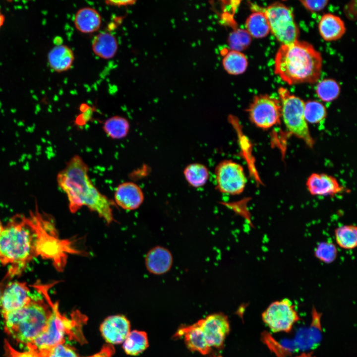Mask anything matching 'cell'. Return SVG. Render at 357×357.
Instances as JSON below:
<instances>
[{
  "mask_svg": "<svg viewBox=\"0 0 357 357\" xmlns=\"http://www.w3.org/2000/svg\"><path fill=\"white\" fill-rule=\"evenodd\" d=\"M89 170L88 166L82 157L74 155L58 173V186L66 195L71 213L86 206L107 224H110L114 221L113 207L115 204L93 184Z\"/></svg>",
  "mask_w": 357,
  "mask_h": 357,
  "instance_id": "obj_1",
  "label": "cell"
},
{
  "mask_svg": "<svg viewBox=\"0 0 357 357\" xmlns=\"http://www.w3.org/2000/svg\"><path fill=\"white\" fill-rule=\"evenodd\" d=\"M31 216L15 215L0 236V262L4 266L10 265L3 278L8 282L21 274L33 257L40 254L38 231Z\"/></svg>",
  "mask_w": 357,
  "mask_h": 357,
  "instance_id": "obj_2",
  "label": "cell"
},
{
  "mask_svg": "<svg viewBox=\"0 0 357 357\" xmlns=\"http://www.w3.org/2000/svg\"><path fill=\"white\" fill-rule=\"evenodd\" d=\"M321 54L310 43L295 42L281 45L274 60V72L289 85L314 83L320 78Z\"/></svg>",
  "mask_w": 357,
  "mask_h": 357,
  "instance_id": "obj_3",
  "label": "cell"
},
{
  "mask_svg": "<svg viewBox=\"0 0 357 357\" xmlns=\"http://www.w3.org/2000/svg\"><path fill=\"white\" fill-rule=\"evenodd\" d=\"M51 313L44 299L34 298L23 307L2 314L4 330L16 341L26 345L43 331Z\"/></svg>",
  "mask_w": 357,
  "mask_h": 357,
  "instance_id": "obj_4",
  "label": "cell"
},
{
  "mask_svg": "<svg viewBox=\"0 0 357 357\" xmlns=\"http://www.w3.org/2000/svg\"><path fill=\"white\" fill-rule=\"evenodd\" d=\"M281 105V118L288 130L312 147L314 141L304 116V102L281 87L278 90Z\"/></svg>",
  "mask_w": 357,
  "mask_h": 357,
  "instance_id": "obj_5",
  "label": "cell"
},
{
  "mask_svg": "<svg viewBox=\"0 0 357 357\" xmlns=\"http://www.w3.org/2000/svg\"><path fill=\"white\" fill-rule=\"evenodd\" d=\"M52 305V313L45 329L35 340L26 345L27 351L31 353L40 354L64 343L65 336L70 329V321L61 315L57 305Z\"/></svg>",
  "mask_w": 357,
  "mask_h": 357,
  "instance_id": "obj_6",
  "label": "cell"
},
{
  "mask_svg": "<svg viewBox=\"0 0 357 357\" xmlns=\"http://www.w3.org/2000/svg\"><path fill=\"white\" fill-rule=\"evenodd\" d=\"M270 32L282 45L298 40L299 29L290 8L283 3L275 2L264 10Z\"/></svg>",
  "mask_w": 357,
  "mask_h": 357,
  "instance_id": "obj_7",
  "label": "cell"
},
{
  "mask_svg": "<svg viewBox=\"0 0 357 357\" xmlns=\"http://www.w3.org/2000/svg\"><path fill=\"white\" fill-rule=\"evenodd\" d=\"M250 121L261 129L279 124L281 119L280 100L266 94L254 97L247 109Z\"/></svg>",
  "mask_w": 357,
  "mask_h": 357,
  "instance_id": "obj_8",
  "label": "cell"
},
{
  "mask_svg": "<svg viewBox=\"0 0 357 357\" xmlns=\"http://www.w3.org/2000/svg\"><path fill=\"white\" fill-rule=\"evenodd\" d=\"M215 178L216 189L230 195L241 193L246 184L242 166L232 160H224L218 163L215 169Z\"/></svg>",
  "mask_w": 357,
  "mask_h": 357,
  "instance_id": "obj_9",
  "label": "cell"
},
{
  "mask_svg": "<svg viewBox=\"0 0 357 357\" xmlns=\"http://www.w3.org/2000/svg\"><path fill=\"white\" fill-rule=\"evenodd\" d=\"M294 307L288 298L274 301L262 313V320L274 333L289 332L299 320Z\"/></svg>",
  "mask_w": 357,
  "mask_h": 357,
  "instance_id": "obj_10",
  "label": "cell"
},
{
  "mask_svg": "<svg viewBox=\"0 0 357 357\" xmlns=\"http://www.w3.org/2000/svg\"><path fill=\"white\" fill-rule=\"evenodd\" d=\"M201 328L209 346L221 349L230 331V322L223 313H214L197 322Z\"/></svg>",
  "mask_w": 357,
  "mask_h": 357,
  "instance_id": "obj_11",
  "label": "cell"
},
{
  "mask_svg": "<svg viewBox=\"0 0 357 357\" xmlns=\"http://www.w3.org/2000/svg\"><path fill=\"white\" fill-rule=\"evenodd\" d=\"M34 298L26 282L9 281L5 285L1 296L0 305L1 313L21 308L29 304Z\"/></svg>",
  "mask_w": 357,
  "mask_h": 357,
  "instance_id": "obj_12",
  "label": "cell"
},
{
  "mask_svg": "<svg viewBox=\"0 0 357 357\" xmlns=\"http://www.w3.org/2000/svg\"><path fill=\"white\" fill-rule=\"evenodd\" d=\"M130 331L129 321L121 314L108 316L100 327L103 339L112 345L122 344Z\"/></svg>",
  "mask_w": 357,
  "mask_h": 357,
  "instance_id": "obj_13",
  "label": "cell"
},
{
  "mask_svg": "<svg viewBox=\"0 0 357 357\" xmlns=\"http://www.w3.org/2000/svg\"><path fill=\"white\" fill-rule=\"evenodd\" d=\"M114 199L116 204L121 208L131 211L138 209L142 205L144 195L138 184L132 181H125L116 187Z\"/></svg>",
  "mask_w": 357,
  "mask_h": 357,
  "instance_id": "obj_14",
  "label": "cell"
},
{
  "mask_svg": "<svg viewBox=\"0 0 357 357\" xmlns=\"http://www.w3.org/2000/svg\"><path fill=\"white\" fill-rule=\"evenodd\" d=\"M183 337L187 349L191 352H197L203 355L210 353L209 346L202 330L198 323L181 326L174 336L175 339Z\"/></svg>",
  "mask_w": 357,
  "mask_h": 357,
  "instance_id": "obj_15",
  "label": "cell"
},
{
  "mask_svg": "<svg viewBox=\"0 0 357 357\" xmlns=\"http://www.w3.org/2000/svg\"><path fill=\"white\" fill-rule=\"evenodd\" d=\"M306 185L312 195L334 196L344 191V187L336 178L325 174H311L306 181Z\"/></svg>",
  "mask_w": 357,
  "mask_h": 357,
  "instance_id": "obj_16",
  "label": "cell"
},
{
  "mask_svg": "<svg viewBox=\"0 0 357 357\" xmlns=\"http://www.w3.org/2000/svg\"><path fill=\"white\" fill-rule=\"evenodd\" d=\"M173 257L167 248L157 246L152 248L147 253L145 263L147 270L154 275H162L171 268Z\"/></svg>",
  "mask_w": 357,
  "mask_h": 357,
  "instance_id": "obj_17",
  "label": "cell"
},
{
  "mask_svg": "<svg viewBox=\"0 0 357 357\" xmlns=\"http://www.w3.org/2000/svg\"><path fill=\"white\" fill-rule=\"evenodd\" d=\"M75 59L72 50L68 46L60 44L55 46L47 56L49 67L55 72L60 73L70 69Z\"/></svg>",
  "mask_w": 357,
  "mask_h": 357,
  "instance_id": "obj_18",
  "label": "cell"
},
{
  "mask_svg": "<svg viewBox=\"0 0 357 357\" xmlns=\"http://www.w3.org/2000/svg\"><path fill=\"white\" fill-rule=\"evenodd\" d=\"M73 22L78 31L84 34H91L99 30L102 24V17L96 9L84 7L77 11Z\"/></svg>",
  "mask_w": 357,
  "mask_h": 357,
  "instance_id": "obj_19",
  "label": "cell"
},
{
  "mask_svg": "<svg viewBox=\"0 0 357 357\" xmlns=\"http://www.w3.org/2000/svg\"><path fill=\"white\" fill-rule=\"evenodd\" d=\"M91 47L96 56L102 59L110 60L116 56L119 49V43L112 33L102 31L92 39Z\"/></svg>",
  "mask_w": 357,
  "mask_h": 357,
  "instance_id": "obj_20",
  "label": "cell"
},
{
  "mask_svg": "<svg viewBox=\"0 0 357 357\" xmlns=\"http://www.w3.org/2000/svg\"><path fill=\"white\" fill-rule=\"evenodd\" d=\"M318 29L321 36L326 41L338 40L346 32V27L342 19L331 13L325 14L321 17Z\"/></svg>",
  "mask_w": 357,
  "mask_h": 357,
  "instance_id": "obj_21",
  "label": "cell"
},
{
  "mask_svg": "<svg viewBox=\"0 0 357 357\" xmlns=\"http://www.w3.org/2000/svg\"><path fill=\"white\" fill-rule=\"evenodd\" d=\"M312 324L308 329L302 330L297 334L295 341L296 347L300 349L316 347L321 340L320 317L314 310Z\"/></svg>",
  "mask_w": 357,
  "mask_h": 357,
  "instance_id": "obj_22",
  "label": "cell"
},
{
  "mask_svg": "<svg viewBox=\"0 0 357 357\" xmlns=\"http://www.w3.org/2000/svg\"><path fill=\"white\" fill-rule=\"evenodd\" d=\"M246 30L251 37L262 38L269 34L270 27L266 16L263 10H255L247 18Z\"/></svg>",
  "mask_w": 357,
  "mask_h": 357,
  "instance_id": "obj_23",
  "label": "cell"
},
{
  "mask_svg": "<svg viewBox=\"0 0 357 357\" xmlns=\"http://www.w3.org/2000/svg\"><path fill=\"white\" fill-rule=\"evenodd\" d=\"M124 352L128 355L135 356L143 353L148 347L147 333L143 331H130L122 343Z\"/></svg>",
  "mask_w": 357,
  "mask_h": 357,
  "instance_id": "obj_24",
  "label": "cell"
},
{
  "mask_svg": "<svg viewBox=\"0 0 357 357\" xmlns=\"http://www.w3.org/2000/svg\"><path fill=\"white\" fill-rule=\"evenodd\" d=\"M103 129L106 134L113 139L119 140L125 138L130 130V123L125 118L114 116L104 122Z\"/></svg>",
  "mask_w": 357,
  "mask_h": 357,
  "instance_id": "obj_25",
  "label": "cell"
},
{
  "mask_svg": "<svg viewBox=\"0 0 357 357\" xmlns=\"http://www.w3.org/2000/svg\"><path fill=\"white\" fill-rule=\"evenodd\" d=\"M222 65L228 73L238 75L246 71L248 61L245 55L242 52L230 50L225 53L222 60Z\"/></svg>",
  "mask_w": 357,
  "mask_h": 357,
  "instance_id": "obj_26",
  "label": "cell"
},
{
  "mask_svg": "<svg viewBox=\"0 0 357 357\" xmlns=\"http://www.w3.org/2000/svg\"><path fill=\"white\" fill-rule=\"evenodd\" d=\"M183 174L187 183L195 188L203 186L209 178V172L207 167L199 163L188 165L184 169Z\"/></svg>",
  "mask_w": 357,
  "mask_h": 357,
  "instance_id": "obj_27",
  "label": "cell"
},
{
  "mask_svg": "<svg viewBox=\"0 0 357 357\" xmlns=\"http://www.w3.org/2000/svg\"><path fill=\"white\" fill-rule=\"evenodd\" d=\"M334 235L337 244L343 249H353L357 245V228L355 225L340 226L335 230Z\"/></svg>",
  "mask_w": 357,
  "mask_h": 357,
  "instance_id": "obj_28",
  "label": "cell"
},
{
  "mask_svg": "<svg viewBox=\"0 0 357 357\" xmlns=\"http://www.w3.org/2000/svg\"><path fill=\"white\" fill-rule=\"evenodd\" d=\"M317 96L324 102H331L337 99L340 92L338 83L332 79L320 81L316 88Z\"/></svg>",
  "mask_w": 357,
  "mask_h": 357,
  "instance_id": "obj_29",
  "label": "cell"
},
{
  "mask_svg": "<svg viewBox=\"0 0 357 357\" xmlns=\"http://www.w3.org/2000/svg\"><path fill=\"white\" fill-rule=\"evenodd\" d=\"M325 107L316 101H308L304 103V116L307 122L317 123L326 117Z\"/></svg>",
  "mask_w": 357,
  "mask_h": 357,
  "instance_id": "obj_30",
  "label": "cell"
},
{
  "mask_svg": "<svg viewBox=\"0 0 357 357\" xmlns=\"http://www.w3.org/2000/svg\"><path fill=\"white\" fill-rule=\"evenodd\" d=\"M251 37L246 30L238 28L230 33L228 42L230 50L241 52L251 43Z\"/></svg>",
  "mask_w": 357,
  "mask_h": 357,
  "instance_id": "obj_31",
  "label": "cell"
},
{
  "mask_svg": "<svg viewBox=\"0 0 357 357\" xmlns=\"http://www.w3.org/2000/svg\"><path fill=\"white\" fill-rule=\"evenodd\" d=\"M315 255L321 261L330 263L336 258L337 250L336 246L333 243L322 242L316 248Z\"/></svg>",
  "mask_w": 357,
  "mask_h": 357,
  "instance_id": "obj_32",
  "label": "cell"
},
{
  "mask_svg": "<svg viewBox=\"0 0 357 357\" xmlns=\"http://www.w3.org/2000/svg\"><path fill=\"white\" fill-rule=\"evenodd\" d=\"M45 357H79L75 351L64 343L59 344L46 352Z\"/></svg>",
  "mask_w": 357,
  "mask_h": 357,
  "instance_id": "obj_33",
  "label": "cell"
},
{
  "mask_svg": "<svg viewBox=\"0 0 357 357\" xmlns=\"http://www.w3.org/2000/svg\"><path fill=\"white\" fill-rule=\"evenodd\" d=\"M303 6L309 11L314 12L322 10L327 5L328 0H300Z\"/></svg>",
  "mask_w": 357,
  "mask_h": 357,
  "instance_id": "obj_34",
  "label": "cell"
},
{
  "mask_svg": "<svg viewBox=\"0 0 357 357\" xmlns=\"http://www.w3.org/2000/svg\"><path fill=\"white\" fill-rule=\"evenodd\" d=\"M227 205L228 207L232 208L235 211L241 214L243 216H246V217L247 216H248L246 214L248 211L246 208V203L245 201L242 200L234 203H227Z\"/></svg>",
  "mask_w": 357,
  "mask_h": 357,
  "instance_id": "obj_35",
  "label": "cell"
},
{
  "mask_svg": "<svg viewBox=\"0 0 357 357\" xmlns=\"http://www.w3.org/2000/svg\"><path fill=\"white\" fill-rule=\"evenodd\" d=\"M136 0H106L105 3L107 5L117 7L126 6L135 4Z\"/></svg>",
  "mask_w": 357,
  "mask_h": 357,
  "instance_id": "obj_36",
  "label": "cell"
},
{
  "mask_svg": "<svg viewBox=\"0 0 357 357\" xmlns=\"http://www.w3.org/2000/svg\"><path fill=\"white\" fill-rule=\"evenodd\" d=\"M7 283V282L4 279H3V280L1 282H0V305L3 289Z\"/></svg>",
  "mask_w": 357,
  "mask_h": 357,
  "instance_id": "obj_37",
  "label": "cell"
},
{
  "mask_svg": "<svg viewBox=\"0 0 357 357\" xmlns=\"http://www.w3.org/2000/svg\"><path fill=\"white\" fill-rule=\"evenodd\" d=\"M5 21V17L0 8V29L2 27Z\"/></svg>",
  "mask_w": 357,
  "mask_h": 357,
  "instance_id": "obj_38",
  "label": "cell"
},
{
  "mask_svg": "<svg viewBox=\"0 0 357 357\" xmlns=\"http://www.w3.org/2000/svg\"><path fill=\"white\" fill-rule=\"evenodd\" d=\"M296 357H315L312 355V353H302V354Z\"/></svg>",
  "mask_w": 357,
  "mask_h": 357,
  "instance_id": "obj_39",
  "label": "cell"
},
{
  "mask_svg": "<svg viewBox=\"0 0 357 357\" xmlns=\"http://www.w3.org/2000/svg\"><path fill=\"white\" fill-rule=\"evenodd\" d=\"M3 228H4V227L3 226L1 221H0V236L3 230Z\"/></svg>",
  "mask_w": 357,
  "mask_h": 357,
  "instance_id": "obj_40",
  "label": "cell"
},
{
  "mask_svg": "<svg viewBox=\"0 0 357 357\" xmlns=\"http://www.w3.org/2000/svg\"><path fill=\"white\" fill-rule=\"evenodd\" d=\"M221 357V356H218L213 355V356H212V357Z\"/></svg>",
  "mask_w": 357,
  "mask_h": 357,
  "instance_id": "obj_41",
  "label": "cell"
}]
</instances>
